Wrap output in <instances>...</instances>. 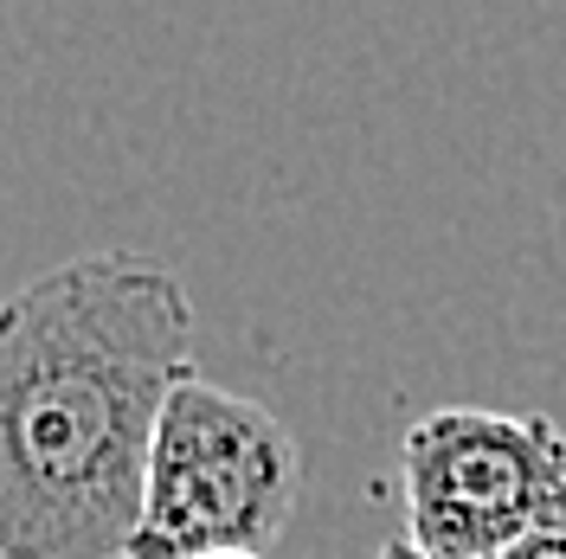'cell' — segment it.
<instances>
[{
  "instance_id": "obj_6",
  "label": "cell",
  "mask_w": 566,
  "mask_h": 559,
  "mask_svg": "<svg viewBox=\"0 0 566 559\" xmlns=\"http://www.w3.org/2000/svg\"><path fill=\"white\" fill-rule=\"evenodd\" d=\"M219 559H258V553H219Z\"/></svg>"
},
{
  "instance_id": "obj_5",
  "label": "cell",
  "mask_w": 566,
  "mask_h": 559,
  "mask_svg": "<svg viewBox=\"0 0 566 559\" xmlns=\"http://www.w3.org/2000/svg\"><path fill=\"white\" fill-rule=\"evenodd\" d=\"M374 559H424V553L412 547V540H406V534H399V540H387V547H380Z\"/></svg>"
},
{
  "instance_id": "obj_2",
  "label": "cell",
  "mask_w": 566,
  "mask_h": 559,
  "mask_svg": "<svg viewBox=\"0 0 566 559\" xmlns=\"http://www.w3.org/2000/svg\"><path fill=\"white\" fill-rule=\"evenodd\" d=\"M303 502V444L264 399L180 380L161 405L129 559L271 553Z\"/></svg>"
},
{
  "instance_id": "obj_4",
  "label": "cell",
  "mask_w": 566,
  "mask_h": 559,
  "mask_svg": "<svg viewBox=\"0 0 566 559\" xmlns=\"http://www.w3.org/2000/svg\"><path fill=\"white\" fill-rule=\"evenodd\" d=\"M495 559H566V515H560V521H547L541 534H528L522 547H509V553H495Z\"/></svg>"
},
{
  "instance_id": "obj_1",
  "label": "cell",
  "mask_w": 566,
  "mask_h": 559,
  "mask_svg": "<svg viewBox=\"0 0 566 559\" xmlns=\"http://www.w3.org/2000/svg\"><path fill=\"white\" fill-rule=\"evenodd\" d=\"M193 303L142 251H77L0 303V559H129Z\"/></svg>"
},
{
  "instance_id": "obj_3",
  "label": "cell",
  "mask_w": 566,
  "mask_h": 559,
  "mask_svg": "<svg viewBox=\"0 0 566 559\" xmlns=\"http://www.w3.org/2000/svg\"><path fill=\"white\" fill-rule=\"evenodd\" d=\"M399 483L424 559H495L566 515V431L541 412L438 405L406 424Z\"/></svg>"
}]
</instances>
